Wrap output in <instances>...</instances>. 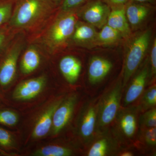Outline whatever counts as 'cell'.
Listing matches in <instances>:
<instances>
[{"mask_svg": "<svg viewBox=\"0 0 156 156\" xmlns=\"http://www.w3.org/2000/svg\"><path fill=\"white\" fill-rule=\"evenodd\" d=\"M109 14L108 5L101 0H96L90 3L84 11L83 17L90 24L100 27L108 19Z\"/></svg>", "mask_w": 156, "mask_h": 156, "instance_id": "obj_8", "label": "cell"}, {"mask_svg": "<svg viewBox=\"0 0 156 156\" xmlns=\"http://www.w3.org/2000/svg\"><path fill=\"white\" fill-rule=\"evenodd\" d=\"M16 34L10 28L8 23L0 27V56Z\"/></svg>", "mask_w": 156, "mask_h": 156, "instance_id": "obj_20", "label": "cell"}, {"mask_svg": "<svg viewBox=\"0 0 156 156\" xmlns=\"http://www.w3.org/2000/svg\"><path fill=\"white\" fill-rule=\"evenodd\" d=\"M112 67V63L107 59L99 57L92 58L89 63L88 75L92 84L97 83L105 77Z\"/></svg>", "mask_w": 156, "mask_h": 156, "instance_id": "obj_9", "label": "cell"}, {"mask_svg": "<svg viewBox=\"0 0 156 156\" xmlns=\"http://www.w3.org/2000/svg\"><path fill=\"white\" fill-rule=\"evenodd\" d=\"M76 95L70 96L62 102L53 114L52 129L53 134H57L66 126L73 112L76 102Z\"/></svg>", "mask_w": 156, "mask_h": 156, "instance_id": "obj_6", "label": "cell"}, {"mask_svg": "<svg viewBox=\"0 0 156 156\" xmlns=\"http://www.w3.org/2000/svg\"><path fill=\"white\" fill-rule=\"evenodd\" d=\"M131 1V2H134L140 3H146L149 2H152L154 0H129V1Z\"/></svg>", "mask_w": 156, "mask_h": 156, "instance_id": "obj_32", "label": "cell"}, {"mask_svg": "<svg viewBox=\"0 0 156 156\" xmlns=\"http://www.w3.org/2000/svg\"><path fill=\"white\" fill-rule=\"evenodd\" d=\"M0 152H1V153H2L3 154H5V152H4V151H3L1 150V149H0Z\"/></svg>", "mask_w": 156, "mask_h": 156, "instance_id": "obj_35", "label": "cell"}, {"mask_svg": "<svg viewBox=\"0 0 156 156\" xmlns=\"http://www.w3.org/2000/svg\"><path fill=\"white\" fill-rule=\"evenodd\" d=\"M107 5L118 8L124 6L129 2V0H101Z\"/></svg>", "mask_w": 156, "mask_h": 156, "instance_id": "obj_30", "label": "cell"}, {"mask_svg": "<svg viewBox=\"0 0 156 156\" xmlns=\"http://www.w3.org/2000/svg\"><path fill=\"white\" fill-rule=\"evenodd\" d=\"M121 156H133V154L131 152H125L120 155Z\"/></svg>", "mask_w": 156, "mask_h": 156, "instance_id": "obj_33", "label": "cell"}, {"mask_svg": "<svg viewBox=\"0 0 156 156\" xmlns=\"http://www.w3.org/2000/svg\"><path fill=\"white\" fill-rule=\"evenodd\" d=\"M60 71L66 80L70 84H74L77 80L82 69L80 61L71 56H64L59 63Z\"/></svg>", "mask_w": 156, "mask_h": 156, "instance_id": "obj_11", "label": "cell"}, {"mask_svg": "<svg viewBox=\"0 0 156 156\" xmlns=\"http://www.w3.org/2000/svg\"><path fill=\"white\" fill-rule=\"evenodd\" d=\"M13 140L11 134L8 131L0 128V145L4 147L11 146Z\"/></svg>", "mask_w": 156, "mask_h": 156, "instance_id": "obj_28", "label": "cell"}, {"mask_svg": "<svg viewBox=\"0 0 156 156\" xmlns=\"http://www.w3.org/2000/svg\"><path fill=\"white\" fill-rule=\"evenodd\" d=\"M151 62L152 68L154 73L156 71V40H154L151 52Z\"/></svg>", "mask_w": 156, "mask_h": 156, "instance_id": "obj_31", "label": "cell"}, {"mask_svg": "<svg viewBox=\"0 0 156 156\" xmlns=\"http://www.w3.org/2000/svg\"><path fill=\"white\" fill-rule=\"evenodd\" d=\"M18 120L16 113L9 110H0V124L9 126H15Z\"/></svg>", "mask_w": 156, "mask_h": 156, "instance_id": "obj_24", "label": "cell"}, {"mask_svg": "<svg viewBox=\"0 0 156 156\" xmlns=\"http://www.w3.org/2000/svg\"><path fill=\"white\" fill-rule=\"evenodd\" d=\"M150 32L147 31L132 42L126 57L124 73V85L128 82L144 57L149 44Z\"/></svg>", "mask_w": 156, "mask_h": 156, "instance_id": "obj_4", "label": "cell"}, {"mask_svg": "<svg viewBox=\"0 0 156 156\" xmlns=\"http://www.w3.org/2000/svg\"><path fill=\"white\" fill-rule=\"evenodd\" d=\"M49 1H50L52 3H53L56 6L57 4H58V3H59L61 0H49Z\"/></svg>", "mask_w": 156, "mask_h": 156, "instance_id": "obj_34", "label": "cell"}, {"mask_svg": "<svg viewBox=\"0 0 156 156\" xmlns=\"http://www.w3.org/2000/svg\"><path fill=\"white\" fill-rule=\"evenodd\" d=\"M144 102L147 106H155L156 104V88L151 87L145 93L144 97Z\"/></svg>", "mask_w": 156, "mask_h": 156, "instance_id": "obj_26", "label": "cell"}, {"mask_svg": "<svg viewBox=\"0 0 156 156\" xmlns=\"http://www.w3.org/2000/svg\"><path fill=\"white\" fill-rule=\"evenodd\" d=\"M122 88V84H118L104 98L99 110L101 126H107L114 119L119 106Z\"/></svg>", "mask_w": 156, "mask_h": 156, "instance_id": "obj_5", "label": "cell"}, {"mask_svg": "<svg viewBox=\"0 0 156 156\" xmlns=\"http://www.w3.org/2000/svg\"><path fill=\"white\" fill-rule=\"evenodd\" d=\"M94 29L90 26L81 24L76 25L73 35V38L76 42H83L92 39L95 36Z\"/></svg>", "mask_w": 156, "mask_h": 156, "instance_id": "obj_19", "label": "cell"}, {"mask_svg": "<svg viewBox=\"0 0 156 156\" xmlns=\"http://www.w3.org/2000/svg\"><path fill=\"white\" fill-rule=\"evenodd\" d=\"M41 62L38 50L34 46H30L23 55L20 65L21 72L25 75L33 72L39 67Z\"/></svg>", "mask_w": 156, "mask_h": 156, "instance_id": "obj_14", "label": "cell"}, {"mask_svg": "<svg viewBox=\"0 0 156 156\" xmlns=\"http://www.w3.org/2000/svg\"><path fill=\"white\" fill-rule=\"evenodd\" d=\"M144 4L131 2L127 6L126 16L131 25H138L147 16L150 9L148 6Z\"/></svg>", "mask_w": 156, "mask_h": 156, "instance_id": "obj_15", "label": "cell"}, {"mask_svg": "<svg viewBox=\"0 0 156 156\" xmlns=\"http://www.w3.org/2000/svg\"><path fill=\"white\" fill-rule=\"evenodd\" d=\"M147 75V69L144 68L134 78L125 96V103L126 105L133 102L141 95L145 86Z\"/></svg>", "mask_w": 156, "mask_h": 156, "instance_id": "obj_12", "label": "cell"}, {"mask_svg": "<svg viewBox=\"0 0 156 156\" xmlns=\"http://www.w3.org/2000/svg\"><path fill=\"white\" fill-rule=\"evenodd\" d=\"M15 0H0V27L9 22Z\"/></svg>", "mask_w": 156, "mask_h": 156, "instance_id": "obj_21", "label": "cell"}, {"mask_svg": "<svg viewBox=\"0 0 156 156\" xmlns=\"http://www.w3.org/2000/svg\"><path fill=\"white\" fill-rule=\"evenodd\" d=\"M88 0H62L60 5L62 11L73 10L84 4Z\"/></svg>", "mask_w": 156, "mask_h": 156, "instance_id": "obj_25", "label": "cell"}, {"mask_svg": "<svg viewBox=\"0 0 156 156\" xmlns=\"http://www.w3.org/2000/svg\"><path fill=\"white\" fill-rule=\"evenodd\" d=\"M145 139L148 144L154 146L156 144V127L150 128L146 131Z\"/></svg>", "mask_w": 156, "mask_h": 156, "instance_id": "obj_29", "label": "cell"}, {"mask_svg": "<svg viewBox=\"0 0 156 156\" xmlns=\"http://www.w3.org/2000/svg\"><path fill=\"white\" fill-rule=\"evenodd\" d=\"M72 151L68 148L58 145H48L41 148L34 154L39 156H69Z\"/></svg>", "mask_w": 156, "mask_h": 156, "instance_id": "obj_18", "label": "cell"}, {"mask_svg": "<svg viewBox=\"0 0 156 156\" xmlns=\"http://www.w3.org/2000/svg\"><path fill=\"white\" fill-rule=\"evenodd\" d=\"M108 149V142L106 139L98 140L92 145L89 150V156H104L106 155Z\"/></svg>", "mask_w": 156, "mask_h": 156, "instance_id": "obj_23", "label": "cell"}, {"mask_svg": "<svg viewBox=\"0 0 156 156\" xmlns=\"http://www.w3.org/2000/svg\"><path fill=\"white\" fill-rule=\"evenodd\" d=\"M72 11H62L63 13L56 17L53 15L44 27L33 35V41L50 53L63 48L72 36L77 24L76 16Z\"/></svg>", "mask_w": 156, "mask_h": 156, "instance_id": "obj_2", "label": "cell"}, {"mask_svg": "<svg viewBox=\"0 0 156 156\" xmlns=\"http://www.w3.org/2000/svg\"><path fill=\"white\" fill-rule=\"evenodd\" d=\"M56 7L49 0H15L8 24L16 34H35L52 17Z\"/></svg>", "mask_w": 156, "mask_h": 156, "instance_id": "obj_1", "label": "cell"}, {"mask_svg": "<svg viewBox=\"0 0 156 156\" xmlns=\"http://www.w3.org/2000/svg\"><path fill=\"white\" fill-rule=\"evenodd\" d=\"M62 101L60 100L53 103L41 115L34 128V138H41L48 134L52 126L54 112Z\"/></svg>", "mask_w": 156, "mask_h": 156, "instance_id": "obj_10", "label": "cell"}, {"mask_svg": "<svg viewBox=\"0 0 156 156\" xmlns=\"http://www.w3.org/2000/svg\"><path fill=\"white\" fill-rule=\"evenodd\" d=\"M119 35V33L118 31L107 25L104 27L99 33L98 38L103 43H111L116 41Z\"/></svg>", "mask_w": 156, "mask_h": 156, "instance_id": "obj_22", "label": "cell"}, {"mask_svg": "<svg viewBox=\"0 0 156 156\" xmlns=\"http://www.w3.org/2000/svg\"><path fill=\"white\" fill-rule=\"evenodd\" d=\"M23 47L22 38H14L0 56V85L2 87H7L14 80Z\"/></svg>", "mask_w": 156, "mask_h": 156, "instance_id": "obj_3", "label": "cell"}, {"mask_svg": "<svg viewBox=\"0 0 156 156\" xmlns=\"http://www.w3.org/2000/svg\"><path fill=\"white\" fill-rule=\"evenodd\" d=\"M119 126L120 130L128 137L133 136L136 129V119L135 115L131 112L124 113L120 117Z\"/></svg>", "mask_w": 156, "mask_h": 156, "instance_id": "obj_17", "label": "cell"}, {"mask_svg": "<svg viewBox=\"0 0 156 156\" xmlns=\"http://www.w3.org/2000/svg\"><path fill=\"white\" fill-rule=\"evenodd\" d=\"M144 124L148 128L156 127V110L155 108L150 110L144 116Z\"/></svg>", "mask_w": 156, "mask_h": 156, "instance_id": "obj_27", "label": "cell"}, {"mask_svg": "<svg viewBox=\"0 0 156 156\" xmlns=\"http://www.w3.org/2000/svg\"><path fill=\"white\" fill-rule=\"evenodd\" d=\"M96 109L90 107L85 112L82 119L80 126V132L82 136L89 138L93 134L96 119Z\"/></svg>", "mask_w": 156, "mask_h": 156, "instance_id": "obj_16", "label": "cell"}, {"mask_svg": "<svg viewBox=\"0 0 156 156\" xmlns=\"http://www.w3.org/2000/svg\"><path fill=\"white\" fill-rule=\"evenodd\" d=\"M46 82L44 76L27 80L20 83L14 90L13 98L15 100H30L38 95Z\"/></svg>", "mask_w": 156, "mask_h": 156, "instance_id": "obj_7", "label": "cell"}, {"mask_svg": "<svg viewBox=\"0 0 156 156\" xmlns=\"http://www.w3.org/2000/svg\"><path fill=\"white\" fill-rule=\"evenodd\" d=\"M117 8L109 13L108 17L107 25L119 33L128 34L130 32V28L126 16V9L124 6Z\"/></svg>", "mask_w": 156, "mask_h": 156, "instance_id": "obj_13", "label": "cell"}]
</instances>
